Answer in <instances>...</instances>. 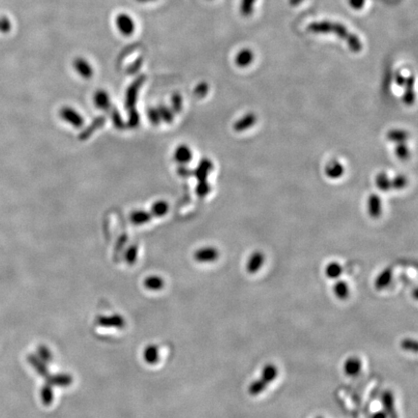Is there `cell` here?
I'll return each instance as SVG.
<instances>
[{
  "label": "cell",
  "mask_w": 418,
  "mask_h": 418,
  "mask_svg": "<svg viewBox=\"0 0 418 418\" xmlns=\"http://www.w3.org/2000/svg\"><path fill=\"white\" fill-rule=\"evenodd\" d=\"M393 270L390 267H386L381 270L375 279V288L377 291L385 290L392 282Z\"/></svg>",
  "instance_id": "13"
},
{
  "label": "cell",
  "mask_w": 418,
  "mask_h": 418,
  "mask_svg": "<svg viewBox=\"0 0 418 418\" xmlns=\"http://www.w3.org/2000/svg\"><path fill=\"white\" fill-rule=\"evenodd\" d=\"M371 418H388V416H387L386 412L383 409H381V410H378V411H376L375 413H373Z\"/></svg>",
  "instance_id": "32"
},
{
  "label": "cell",
  "mask_w": 418,
  "mask_h": 418,
  "mask_svg": "<svg viewBox=\"0 0 418 418\" xmlns=\"http://www.w3.org/2000/svg\"><path fill=\"white\" fill-rule=\"evenodd\" d=\"M387 139L393 142V143H403L406 142L409 138V134L406 130L401 129V128H393L390 129L386 134Z\"/></svg>",
  "instance_id": "17"
},
{
  "label": "cell",
  "mask_w": 418,
  "mask_h": 418,
  "mask_svg": "<svg viewBox=\"0 0 418 418\" xmlns=\"http://www.w3.org/2000/svg\"><path fill=\"white\" fill-rule=\"evenodd\" d=\"M257 115L254 112H246L241 117H239L237 121L234 123V130L237 133H242L244 131H247L254 127L257 123Z\"/></svg>",
  "instance_id": "7"
},
{
  "label": "cell",
  "mask_w": 418,
  "mask_h": 418,
  "mask_svg": "<svg viewBox=\"0 0 418 418\" xmlns=\"http://www.w3.org/2000/svg\"><path fill=\"white\" fill-rule=\"evenodd\" d=\"M93 103L99 110H108L111 107L112 100L108 91L104 89H99L93 95Z\"/></svg>",
  "instance_id": "14"
},
{
  "label": "cell",
  "mask_w": 418,
  "mask_h": 418,
  "mask_svg": "<svg viewBox=\"0 0 418 418\" xmlns=\"http://www.w3.org/2000/svg\"><path fill=\"white\" fill-rule=\"evenodd\" d=\"M211 187L207 180H203V181H198L197 187H196V194L203 197L206 196L210 193Z\"/></svg>",
  "instance_id": "26"
},
{
  "label": "cell",
  "mask_w": 418,
  "mask_h": 418,
  "mask_svg": "<svg viewBox=\"0 0 418 418\" xmlns=\"http://www.w3.org/2000/svg\"><path fill=\"white\" fill-rule=\"evenodd\" d=\"M345 167L344 165L338 161V160H332L330 161L326 167H324V173L325 175L332 180L340 179L345 174Z\"/></svg>",
  "instance_id": "10"
},
{
  "label": "cell",
  "mask_w": 418,
  "mask_h": 418,
  "mask_svg": "<svg viewBox=\"0 0 418 418\" xmlns=\"http://www.w3.org/2000/svg\"><path fill=\"white\" fill-rule=\"evenodd\" d=\"M12 28L11 22L6 17H0V32L1 33H8Z\"/></svg>",
  "instance_id": "29"
},
{
  "label": "cell",
  "mask_w": 418,
  "mask_h": 418,
  "mask_svg": "<svg viewBox=\"0 0 418 418\" xmlns=\"http://www.w3.org/2000/svg\"><path fill=\"white\" fill-rule=\"evenodd\" d=\"M367 210L371 218L377 219L382 214V199L380 195L372 194L367 199Z\"/></svg>",
  "instance_id": "9"
},
{
  "label": "cell",
  "mask_w": 418,
  "mask_h": 418,
  "mask_svg": "<svg viewBox=\"0 0 418 418\" xmlns=\"http://www.w3.org/2000/svg\"><path fill=\"white\" fill-rule=\"evenodd\" d=\"M173 159L177 164L185 166L193 160V150L187 144H180L174 149Z\"/></svg>",
  "instance_id": "8"
},
{
  "label": "cell",
  "mask_w": 418,
  "mask_h": 418,
  "mask_svg": "<svg viewBox=\"0 0 418 418\" xmlns=\"http://www.w3.org/2000/svg\"><path fill=\"white\" fill-rule=\"evenodd\" d=\"M362 360L357 356H349L345 360L343 365L344 374L348 377H356L359 376V374L362 371Z\"/></svg>",
  "instance_id": "4"
},
{
  "label": "cell",
  "mask_w": 418,
  "mask_h": 418,
  "mask_svg": "<svg viewBox=\"0 0 418 418\" xmlns=\"http://www.w3.org/2000/svg\"><path fill=\"white\" fill-rule=\"evenodd\" d=\"M169 205L165 200H158L154 203L151 208V214L156 217H161L166 215L168 212Z\"/></svg>",
  "instance_id": "23"
},
{
  "label": "cell",
  "mask_w": 418,
  "mask_h": 418,
  "mask_svg": "<svg viewBox=\"0 0 418 418\" xmlns=\"http://www.w3.org/2000/svg\"><path fill=\"white\" fill-rule=\"evenodd\" d=\"M395 153L396 156L402 160V161H405L409 158L410 156V150L406 144V142H403V143H398L396 144L395 147Z\"/></svg>",
  "instance_id": "25"
},
{
  "label": "cell",
  "mask_w": 418,
  "mask_h": 418,
  "mask_svg": "<svg viewBox=\"0 0 418 418\" xmlns=\"http://www.w3.org/2000/svg\"><path fill=\"white\" fill-rule=\"evenodd\" d=\"M344 273V267L338 262H330L324 268L325 276L330 280H338Z\"/></svg>",
  "instance_id": "19"
},
{
  "label": "cell",
  "mask_w": 418,
  "mask_h": 418,
  "mask_svg": "<svg viewBox=\"0 0 418 418\" xmlns=\"http://www.w3.org/2000/svg\"><path fill=\"white\" fill-rule=\"evenodd\" d=\"M160 115H161V119L165 120V121H171L172 120V112L171 111L167 108V107H162V108H158Z\"/></svg>",
  "instance_id": "30"
},
{
  "label": "cell",
  "mask_w": 418,
  "mask_h": 418,
  "mask_svg": "<svg viewBox=\"0 0 418 418\" xmlns=\"http://www.w3.org/2000/svg\"><path fill=\"white\" fill-rule=\"evenodd\" d=\"M401 348L406 351H416L417 349V344L415 342V340L410 339V338H405L404 340H402L401 342Z\"/></svg>",
  "instance_id": "27"
},
{
  "label": "cell",
  "mask_w": 418,
  "mask_h": 418,
  "mask_svg": "<svg viewBox=\"0 0 418 418\" xmlns=\"http://www.w3.org/2000/svg\"><path fill=\"white\" fill-rule=\"evenodd\" d=\"M316 418H323V417H322V416H318V417H316Z\"/></svg>",
  "instance_id": "35"
},
{
  "label": "cell",
  "mask_w": 418,
  "mask_h": 418,
  "mask_svg": "<svg viewBox=\"0 0 418 418\" xmlns=\"http://www.w3.org/2000/svg\"><path fill=\"white\" fill-rule=\"evenodd\" d=\"M253 60V55L249 51H243L237 55L236 58V63L239 67H246L248 66Z\"/></svg>",
  "instance_id": "24"
},
{
  "label": "cell",
  "mask_w": 418,
  "mask_h": 418,
  "mask_svg": "<svg viewBox=\"0 0 418 418\" xmlns=\"http://www.w3.org/2000/svg\"><path fill=\"white\" fill-rule=\"evenodd\" d=\"M212 168H213V164H212L211 160L206 159V158L202 159L199 162L198 166L195 169V174L196 178L198 179V181L207 180V177H208L209 173L211 172Z\"/></svg>",
  "instance_id": "18"
},
{
  "label": "cell",
  "mask_w": 418,
  "mask_h": 418,
  "mask_svg": "<svg viewBox=\"0 0 418 418\" xmlns=\"http://www.w3.org/2000/svg\"><path fill=\"white\" fill-rule=\"evenodd\" d=\"M265 256L263 252L260 250L253 252L249 256L245 265L246 272L249 274L258 273L260 269L265 265Z\"/></svg>",
  "instance_id": "3"
},
{
  "label": "cell",
  "mask_w": 418,
  "mask_h": 418,
  "mask_svg": "<svg viewBox=\"0 0 418 418\" xmlns=\"http://www.w3.org/2000/svg\"><path fill=\"white\" fill-rule=\"evenodd\" d=\"M382 409L386 412L388 418H398L397 410H396V403H395V396L391 390H385L380 397Z\"/></svg>",
  "instance_id": "6"
},
{
  "label": "cell",
  "mask_w": 418,
  "mask_h": 418,
  "mask_svg": "<svg viewBox=\"0 0 418 418\" xmlns=\"http://www.w3.org/2000/svg\"><path fill=\"white\" fill-rule=\"evenodd\" d=\"M195 260L200 263H211L218 259L219 251L213 246H206L195 252Z\"/></svg>",
  "instance_id": "11"
},
{
  "label": "cell",
  "mask_w": 418,
  "mask_h": 418,
  "mask_svg": "<svg viewBox=\"0 0 418 418\" xmlns=\"http://www.w3.org/2000/svg\"><path fill=\"white\" fill-rule=\"evenodd\" d=\"M115 26L119 32L124 36H131L136 29L134 19L127 13H119L115 18Z\"/></svg>",
  "instance_id": "2"
},
{
  "label": "cell",
  "mask_w": 418,
  "mask_h": 418,
  "mask_svg": "<svg viewBox=\"0 0 418 418\" xmlns=\"http://www.w3.org/2000/svg\"><path fill=\"white\" fill-rule=\"evenodd\" d=\"M408 185V179L404 174H397L393 178H391V189H395L397 191L404 190Z\"/></svg>",
  "instance_id": "22"
},
{
  "label": "cell",
  "mask_w": 418,
  "mask_h": 418,
  "mask_svg": "<svg viewBox=\"0 0 418 418\" xmlns=\"http://www.w3.org/2000/svg\"><path fill=\"white\" fill-rule=\"evenodd\" d=\"M60 118L74 128H82L84 124V116L75 108L64 106L59 110Z\"/></svg>",
  "instance_id": "1"
},
{
  "label": "cell",
  "mask_w": 418,
  "mask_h": 418,
  "mask_svg": "<svg viewBox=\"0 0 418 418\" xmlns=\"http://www.w3.org/2000/svg\"><path fill=\"white\" fill-rule=\"evenodd\" d=\"M278 375V367L274 365L273 363H267L263 367L259 378L265 383L266 386H268L270 383L275 381Z\"/></svg>",
  "instance_id": "12"
},
{
  "label": "cell",
  "mask_w": 418,
  "mask_h": 418,
  "mask_svg": "<svg viewBox=\"0 0 418 418\" xmlns=\"http://www.w3.org/2000/svg\"><path fill=\"white\" fill-rule=\"evenodd\" d=\"M73 67L75 71L85 80H89L94 75V69L87 59L84 57H76L73 60Z\"/></svg>",
  "instance_id": "5"
},
{
  "label": "cell",
  "mask_w": 418,
  "mask_h": 418,
  "mask_svg": "<svg viewBox=\"0 0 418 418\" xmlns=\"http://www.w3.org/2000/svg\"><path fill=\"white\" fill-rule=\"evenodd\" d=\"M152 214L148 211L145 210H136L134 212L131 213L130 215V219L131 221L136 225H143V224L147 223L150 221Z\"/></svg>",
  "instance_id": "21"
},
{
  "label": "cell",
  "mask_w": 418,
  "mask_h": 418,
  "mask_svg": "<svg viewBox=\"0 0 418 418\" xmlns=\"http://www.w3.org/2000/svg\"><path fill=\"white\" fill-rule=\"evenodd\" d=\"M404 92L403 95V102L407 106H411L415 102V92H414V79L409 77L405 80L404 84Z\"/></svg>",
  "instance_id": "15"
},
{
  "label": "cell",
  "mask_w": 418,
  "mask_h": 418,
  "mask_svg": "<svg viewBox=\"0 0 418 418\" xmlns=\"http://www.w3.org/2000/svg\"><path fill=\"white\" fill-rule=\"evenodd\" d=\"M405 78H404V76L402 75V74H400V73H398L397 75H396V83L399 84L400 86H404V83H405Z\"/></svg>",
  "instance_id": "33"
},
{
  "label": "cell",
  "mask_w": 418,
  "mask_h": 418,
  "mask_svg": "<svg viewBox=\"0 0 418 418\" xmlns=\"http://www.w3.org/2000/svg\"><path fill=\"white\" fill-rule=\"evenodd\" d=\"M148 115H149V118H150L151 122H152V123H155V124L160 123V121L162 120V119H161V115H160V112H159L158 108H155V109H151V110H149V112H148Z\"/></svg>",
  "instance_id": "31"
},
{
  "label": "cell",
  "mask_w": 418,
  "mask_h": 418,
  "mask_svg": "<svg viewBox=\"0 0 418 418\" xmlns=\"http://www.w3.org/2000/svg\"><path fill=\"white\" fill-rule=\"evenodd\" d=\"M208 91L209 85L204 82H202V83H200V84H198L195 86V96H197L198 98H203L204 96H206Z\"/></svg>",
  "instance_id": "28"
},
{
  "label": "cell",
  "mask_w": 418,
  "mask_h": 418,
  "mask_svg": "<svg viewBox=\"0 0 418 418\" xmlns=\"http://www.w3.org/2000/svg\"><path fill=\"white\" fill-rule=\"evenodd\" d=\"M136 1L140 2V3H147V2H154V1H156V0H136Z\"/></svg>",
  "instance_id": "34"
},
{
  "label": "cell",
  "mask_w": 418,
  "mask_h": 418,
  "mask_svg": "<svg viewBox=\"0 0 418 418\" xmlns=\"http://www.w3.org/2000/svg\"><path fill=\"white\" fill-rule=\"evenodd\" d=\"M332 290H333L335 297L338 298L339 300L348 299L349 293H350V288H349L348 283L344 280H341V279L336 280Z\"/></svg>",
  "instance_id": "16"
},
{
  "label": "cell",
  "mask_w": 418,
  "mask_h": 418,
  "mask_svg": "<svg viewBox=\"0 0 418 418\" xmlns=\"http://www.w3.org/2000/svg\"><path fill=\"white\" fill-rule=\"evenodd\" d=\"M376 188L381 192H388L391 190V178L385 171L378 172L375 179Z\"/></svg>",
  "instance_id": "20"
}]
</instances>
